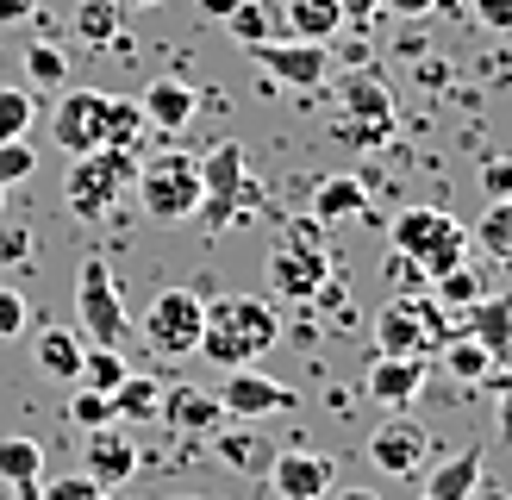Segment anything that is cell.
I'll use <instances>...</instances> for the list:
<instances>
[{
	"label": "cell",
	"instance_id": "cell-27",
	"mask_svg": "<svg viewBox=\"0 0 512 500\" xmlns=\"http://www.w3.org/2000/svg\"><path fill=\"white\" fill-rule=\"evenodd\" d=\"M19 63H25V88H32V94H44V88H69V50H63V44L38 38L32 50H19Z\"/></svg>",
	"mask_w": 512,
	"mask_h": 500
},
{
	"label": "cell",
	"instance_id": "cell-28",
	"mask_svg": "<svg viewBox=\"0 0 512 500\" xmlns=\"http://www.w3.org/2000/svg\"><path fill=\"white\" fill-rule=\"evenodd\" d=\"M438 357H444V369H450V382H463V388H481V382L500 369V357H494V350H481L475 338H450Z\"/></svg>",
	"mask_w": 512,
	"mask_h": 500
},
{
	"label": "cell",
	"instance_id": "cell-3",
	"mask_svg": "<svg viewBox=\"0 0 512 500\" xmlns=\"http://www.w3.org/2000/svg\"><path fill=\"white\" fill-rule=\"evenodd\" d=\"M256 200H263V188H256V175H250L244 144L238 138L213 144L207 157H200V213L194 219L207 225V232H225V225L256 213Z\"/></svg>",
	"mask_w": 512,
	"mask_h": 500
},
{
	"label": "cell",
	"instance_id": "cell-4",
	"mask_svg": "<svg viewBox=\"0 0 512 500\" xmlns=\"http://www.w3.org/2000/svg\"><path fill=\"white\" fill-rule=\"evenodd\" d=\"M269 294L275 300H294V307H313V300L325 294L331 282V250H325V232H319V219H306V225H288L281 232V244L269 250Z\"/></svg>",
	"mask_w": 512,
	"mask_h": 500
},
{
	"label": "cell",
	"instance_id": "cell-14",
	"mask_svg": "<svg viewBox=\"0 0 512 500\" xmlns=\"http://www.w3.org/2000/svg\"><path fill=\"white\" fill-rule=\"evenodd\" d=\"M425 457H431V432H425V425H413L406 413H394L369 438V463L381 475H413V469H425Z\"/></svg>",
	"mask_w": 512,
	"mask_h": 500
},
{
	"label": "cell",
	"instance_id": "cell-37",
	"mask_svg": "<svg viewBox=\"0 0 512 500\" xmlns=\"http://www.w3.org/2000/svg\"><path fill=\"white\" fill-rule=\"evenodd\" d=\"M69 419L82 425V432H100V425H113L119 413H113V394H100V388H82L75 382V394H69Z\"/></svg>",
	"mask_w": 512,
	"mask_h": 500
},
{
	"label": "cell",
	"instance_id": "cell-32",
	"mask_svg": "<svg viewBox=\"0 0 512 500\" xmlns=\"http://www.w3.org/2000/svg\"><path fill=\"white\" fill-rule=\"evenodd\" d=\"M32 119H38V94L19 88V82H0V144L32 138Z\"/></svg>",
	"mask_w": 512,
	"mask_h": 500
},
{
	"label": "cell",
	"instance_id": "cell-8",
	"mask_svg": "<svg viewBox=\"0 0 512 500\" xmlns=\"http://www.w3.org/2000/svg\"><path fill=\"white\" fill-rule=\"evenodd\" d=\"M200 325H207V300H200L194 288H163L144 307V344L157 350V357H194Z\"/></svg>",
	"mask_w": 512,
	"mask_h": 500
},
{
	"label": "cell",
	"instance_id": "cell-6",
	"mask_svg": "<svg viewBox=\"0 0 512 500\" xmlns=\"http://www.w3.org/2000/svg\"><path fill=\"white\" fill-rule=\"evenodd\" d=\"M138 188V157L132 150H82V157H69V182H63V200L75 219H107L125 194Z\"/></svg>",
	"mask_w": 512,
	"mask_h": 500
},
{
	"label": "cell",
	"instance_id": "cell-45",
	"mask_svg": "<svg viewBox=\"0 0 512 500\" xmlns=\"http://www.w3.org/2000/svg\"><path fill=\"white\" fill-rule=\"evenodd\" d=\"M38 13V0H0V25H25Z\"/></svg>",
	"mask_w": 512,
	"mask_h": 500
},
{
	"label": "cell",
	"instance_id": "cell-5",
	"mask_svg": "<svg viewBox=\"0 0 512 500\" xmlns=\"http://www.w3.org/2000/svg\"><path fill=\"white\" fill-rule=\"evenodd\" d=\"M444 344H450V313L419 288L394 294L388 307L375 313V350L381 357H425L431 363Z\"/></svg>",
	"mask_w": 512,
	"mask_h": 500
},
{
	"label": "cell",
	"instance_id": "cell-13",
	"mask_svg": "<svg viewBox=\"0 0 512 500\" xmlns=\"http://www.w3.org/2000/svg\"><path fill=\"white\" fill-rule=\"evenodd\" d=\"M269 488H275V500H325L338 488V469H331V457H319V450H275Z\"/></svg>",
	"mask_w": 512,
	"mask_h": 500
},
{
	"label": "cell",
	"instance_id": "cell-43",
	"mask_svg": "<svg viewBox=\"0 0 512 500\" xmlns=\"http://www.w3.org/2000/svg\"><path fill=\"white\" fill-rule=\"evenodd\" d=\"M475 19L488 25V32L512 38V0H475Z\"/></svg>",
	"mask_w": 512,
	"mask_h": 500
},
{
	"label": "cell",
	"instance_id": "cell-52",
	"mask_svg": "<svg viewBox=\"0 0 512 500\" xmlns=\"http://www.w3.org/2000/svg\"><path fill=\"white\" fill-rule=\"evenodd\" d=\"M0 213H7V188H0Z\"/></svg>",
	"mask_w": 512,
	"mask_h": 500
},
{
	"label": "cell",
	"instance_id": "cell-10",
	"mask_svg": "<svg viewBox=\"0 0 512 500\" xmlns=\"http://www.w3.org/2000/svg\"><path fill=\"white\" fill-rule=\"evenodd\" d=\"M50 144L69 157L107 144V88H63V100L50 107Z\"/></svg>",
	"mask_w": 512,
	"mask_h": 500
},
{
	"label": "cell",
	"instance_id": "cell-17",
	"mask_svg": "<svg viewBox=\"0 0 512 500\" xmlns=\"http://www.w3.org/2000/svg\"><path fill=\"white\" fill-rule=\"evenodd\" d=\"M82 475L88 482H100V488H125L138 475V444L125 438V432H113V425H100V432H88V450H82Z\"/></svg>",
	"mask_w": 512,
	"mask_h": 500
},
{
	"label": "cell",
	"instance_id": "cell-21",
	"mask_svg": "<svg viewBox=\"0 0 512 500\" xmlns=\"http://www.w3.org/2000/svg\"><path fill=\"white\" fill-rule=\"evenodd\" d=\"M219 463L232 469V475H269L275 463V444L256 432V419H244L238 432H219Z\"/></svg>",
	"mask_w": 512,
	"mask_h": 500
},
{
	"label": "cell",
	"instance_id": "cell-49",
	"mask_svg": "<svg viewBox=\"0 0 512 500\" xmlns=\"http://www.w3.org/2000/svg\"><path fill=\"white\" fill-rule=\"evenodd\" d=\"M325 500H381L375 488H344V494H325Z\"/></svg>",
	"mask_w": 512,
	"mask_h": 500
},
{
	"label": "cell",
	"instance_id": "cell-26",
	"mask_svg": "<svg viewBox=\"0 0 512 500\" xmlns=\"http://www.w3.org/2000/svg\"><path fill=\"white\" fill-rule=\"evenodd\" d=\"M0 482L7 488H38L44 482V444L38 438H0Z\"/></svg>",
	"mask_w": 512,
	"mask_h": 500
},
{
	"label": "cell",
	"instance_id": "cell-35",
	"mask_svg": "<svg viewBox=\"0 0 512 500\" xmlns=\"http://www.w3.org/2000/svg\"><path fill=\"white\" fill-rule=\"evenodd\" d=\"M219 25H225V32H232L244 50H250V44H263V38H275V13L263 7V0H238V7L225 13Z\"/></svg>",
	"mask_w": 512,
	"mask_h": 500
},
{
	"label": "cell",
	"instance_id": "cell-22",
	"mask_svg": "<svg viewBox=\"0 0 512 500\" xmlns=\"http://www.w3.org/2000/svg\"><path fill=\"white\" fill-rule=\"evenodd\" d=\"M469 338L481 344V350H494V357H506L512 350V294H481L475 307H469Z\"/></svg>",
	"mask_w": 512,
	"mask_h": 500
},
{
	"label": "cell",
	"instance_id": "cell-12",
	"mask_svg": "<svg viewBox=\"0 0 512 500\" xmlns=\"http://www.w3.org/2000/svg\"><path fill=\"white\" fill-rule=\"evenodd\" d=\"M225 419H269V413H288L294 407V388L275 382L263 369H225V382L213 388Z\"/></svg>",
	"mask_w": 512,
	"mask_h": 500
},
{
	"label": "cell",
	"instance_id": "cell-7",
	"mask_svg": "<svg viewBox=\"0 0 512 500\" xmlns=\"http://www.w3.org/2000/svg\"><path fill=\"white\" fill-rule=\"evenodd\" d=\"M138 207L157 219V225H182L200 213V157L188 150H163V157L138 163Z\"/></svg>",
	"mask_w": 512,
	"mask_h": 500
},
{
	"label": "cell",
	"instance_id": "cell-16",
	"mask_svg": "<svg viewBox=\"0 0 512 500\" xmlns=\"http://www.w3.org/2000/svg\"><path fill=\"white\" fill-rule=\"evenodd\" d=\"M157 419L175 425V432H188V438H200V432H219V425H225V407H219L213 388L175 382V388H163V400H157Z\"/></svg>",
	"mask_w": 512,
	"mask_h": 500
},
{
	"label": "cell",
	"instance_id": "cell-19",
	"mask_svg": "<svg viewBox=\"0 0 512 500\" xmlns=\"http://www.w3.org/2000/svg\"><path fill=\"white\" fill-rule=\"evenodd\" d=\"M338 107L356 125H381V132H394V94H388V82H381L375 69L344 75V82H338Z\"/></svg>",
	"mask_w": 512,
	"mask_h": 500
},
{
	"label": "cell",
	"instance_id": "cell-44",
	"mask_svg": "<svg viewBox=\"0 0 512 500\" xmlns=\"http://www.w3.org/2000/svg\"><path fill=\"white\" fill-rule=\"evenodd\" d=\"M394 19H425V13H438V0H381Z\"/></svg>",
	"mask_w": 512,
	"mask_h": 500
},
{
	"label": "cell",
	"instance_id": "cell-20",
	"mask_svg": "<svg viewBox=\"0 0 512 500\" xmlns=\"http://www.w3.org/2000/svg\"><path fill=\"white\" fill-rule=\"evenodd\" d=\"M475 488H481V444H463L450 463L431 469L425 500H475Z\"/></svg>",
	"mask_w": 512,
	"mask_h": 500
},
{
	"label": "cell",
	"instance_id": "cell-25",
	"mask_svg": "<svg viewBox=\"0 0 512 500\" xmlns=\"http://www.w3.org/2000/svg\"><path fill=\"white\" fill-rule=\"evenodd\" d=\"M82 338H75L69 332V325H50V332H38V350H32V357H38V369L50 375V382H75V375H82Z\"/></svg>",
	"mask_w": 512,
	"mask_h": 500
},
{
	"label": "cell",
	"instance_id": "cell-50",
	"mask_svg": "<svg viewBox=\"0 0 512 500\" xmlns=\"http://www.w3.org/2000/svg\"><path fill=\"white\" fill-rule=\"evenodd\" d=\"M119 7H157V0H119Z\"/></svg>",
	"mask_w": 512,
	"mask_h": 500
},
{
	"label": "cell",
	"instance_id": "cell-40",
	"mask_svg": "<svg viewBox=\"0 0 512 500\" xmlns=\"http://www.w3.org/2000/svg\"><path fill=\"white\" fill-rule=\"evenodd\" d=\"M38 500H107V488H100V482H88V475L75 469V475H57L50 488H38Z\"/></svg>",
	"mask_w": 512,
	"mask_h": 500
},
{
	"label": "cell",
	"instance_id": "cell-33",
	"mask_svg": "<svg viewBox=\"0 0 512 500\" xmlns=\"http://www.w3.org/2000/svg\"><path fill=\"white\" fill-rule=\"evenodd\" d=\"M119 0H82V7H75V32H82V44H119Z\"/></svg>",
	"mask_w": 512,
	"mask_h": 500
},
{
	"label": "cell",
	"instance_id": "cell-47",
	"mask_svg": "<svg viewBox=\"0 0 512 500\" xmlns=\"http://www.w3.org/2000/svg\"><path fill=\"white\" fill-rule=\"evenodd\" d=\"M0 257H7V263H19V257H25V232H7V244H0Z\"/></svg>",
	"mask_w": 512,
	"mask_h": 500
},
{
	"label": "cell",
	"instance_id": "cell-48",
	"mask_svg": "<svg viewBox=\"0 0 512 500\" xmlns=\"http://www.w3.org/2000/svg\"><path fill=\"white\" fill-rule=\"evenodd\" d=\"M194 7H200V13H207V19H225V13H232V7H238V0H194Z\"/></svg>",
	"mask_w": 512,
	"mask_h": 500
},
{
	"label": "cell",
	"instance_id": "cell-1",
	"mask_svg": "<svg viewBox=\"0 0 512 500\" xmlns=\"http://www.w3.org/2000/svg\"><path fill=\"white\" fill-rule=\"evenodd\" d=\"M281 319L263 294H219L207 300V325H200V350L213 369H256L263 350H275Z\"/></svg>",
	"mask_w": 512,
	"mask_h": 500
},
{
	"label": "cell",
	"instance_id": "cell-23",
	"mask_svg": "<svg viewBox=\"0 0 512 500\" xmlns=\"http://www.w3.org/2000/svg\"><path fill=\"white\" fill-rule=\"evenodd\" d=\"M281 19H288V38L331 44L338 25H344V7H338V0H281Z\"/></svg>",
	"mask_w": 512,
	"mask_h": 500
},
{
	"label": "cell",
	"instance_id": "cell-2",
	"mask_svg": "<svg viewBox=\"0 0 512 500\" xmlns=\"http://www.w3.org/2000/svg\"><path fill=\"white\" fill-rule=\"evenodd\" d=\"M388 244H394V257H406L419 275H425V288L438 282L444 269H456V263H469V225L456 219V213H444V207H400L394 213V225H388Z\"/></svg>",
	"mask_w": 512,
	"mask_h": 500
},
{
	"label": "cell",
	"instance_id": "cell-15",
	"mask_svg": "<svg viewBox=\"0 0 512 500\" xmlns=\"http://www.w3.org/2000/svg\"><path fill=\"white\" fill-rule=\"evenodd\" d=\"M363 394L375 407H388V413H406L425 394V357H381L375 350V363L363 375Z\"/></svg>",
	"mask_w": 512,
	"mask_h": 500
},
{
	"label": "cell",
	"instance_id": "cell-34",
	"mask_svg": "<svg viewBox=\"0 0 512 500\" xmlns=\"http://www.w3.org/2000/svg\"><path fill=\"white\" fill-rule=\"evenodd\" d=\"M75 382L82 388H100V394H113L119 382H125V357L113 344H88L82 350V375H75Z\"/></svg>",
	"mask_w": 512,
	"mask_h": 500
},
{
	"label": "cell",
	"instance_id": "cell-9",
	"mask_svg": "<svg viewBox=\"0 0 512 500\" xmlns=\"http://www.w3.org/2000/svg\"><path fill=\"white\" fill-rule=\"evenodd\" d=\"M75 319H82L88 344H119L125 338V300H119V282H113V263L107 257H82L75 269Z\"/></svg>",
	"mask_w": 512,
	"mask_h": 500
},
{
	"label": "cell",
	"instance_id": "cell-30",
	"mask_svg": "<svg viewBox=\"0 0 512 500\" xmlns=\"http://www.w3.org/2000/svg\"><path fill=\"white\" fill-rule=\"evenodd\" d=\"M481 294H488V275H481L475 263H456V269H444L438 282H431V300H438L444 313H450V307H463V313H469Z\"/></svg>",
	"mask_w": 512,
	"mask_h": 500
},
{
	"label": "cell",
	"instance_id": "cell-42",
	"mask_svg": "<svg viewBox=\"0 0 512 500\" xmlns=\"http://www.w3.org/2000/svg\"><path fill=\"white\" fill-rule=\"evenodd\" d=\"M488 382H494V413H500V438L512 444V369H494Z\"/></svg>",
	"mask_w": 512,
	"mask_h": 500
},
{
	"label": "cell",
	"instance_id": "cell-38",
	"mask_svg": "<svg viewBox=\"0 0 512 500\" xmlns=\"http://www.w3.org/2000/svg\"><path fill=\"white\" fill-rule=\"evenodd\" d=\"M32 175H38V150L25 138H7L0 144V188H19V182H32Z\"/></svg>",
	"mask_w": 512,
	"mask_h": 500
},
{
	"label": "cell",
	"instance_id": "cell-11",
	"mask_svg": "<svg viewBox=\"0 0 512 500\" xmlns=\"http://www.w3.org/2000/svg\"><path fill=\"white\" fill-rule=\"evenodd\" d=\"M250 57L275 88H300V94H313L331 75V50L306 44V38H263V44H250Z\"/></svg>",
	"mask_w": 512,
	"mask_h": 500
},
{
	"label": "cell",
	"instance_id": "cell-41",
	"mask_svg": "<svg viewBox=\"0 0 512 500\" xmlns=\"http://www.w3.org/2000/svg\"><path fill=\"white\" fill-rule=\"evenodd\" d=\"M481 188H488V200H512V157L488 150L481 157Z\"/></svg>",
	"mask_w": 512,
	"mask_h": 500
},
{
	"label": "cell",
	"instance_id": "cell-29",
	"mask_svg": "<svg viewBox=\"0 0 512 500\" xmlns=\"http://www.w3.org/2000/svg\"><path fill=\"white\" fill-rule=\"evenodd\" d=\"M157 400H163L157 375H132V369H125V382L113 388V413L132 419V425H144V419H157Z\"/></svg>",
	"mask_w": 512,
	"mask_h": 500
},
{
	"label": "cell",
	"instance_id": "cell-24",
	"mask_svg": "<svg viewBox=\"0 0 512 500\" xmlns=\"http://www.w3.org/2000/svg\"><path fill=\"white\" fill-rule=\"evenodd\" d=\"M363 207H369V194H363V182H356V175H325V182L313 188V219H319V225L363 219Z\"/></svg>",
	"mask_w": 512,
	"mask_h": 500
},
{
	"label": "cell",
	"instance_id": "cell-39",
	"mask_svg": "<svg viewBox=\"0 0 512 500\" xmlns=\"http://www.w3.org/2000/svg\"><path fill=\"white\" fill-rule=\"evenodd\" d=\"M25 319H32V300H25L19 288H7V282H0V344H7V338H19V332H25Z\"/></svg>",
	"mask_w": 512,
	"mask_h": 500
},
{
	"label": "cell",
	"instance_id": "cell-46",
	"mask_svg": "<svg viewBox=\"0 0 512 500\" xmlns=\"http://www.w3.org/2000/svg\"><path fill=\"white\" fill-rule=\"evenodd\" d=\"M338 7H344V19H350V25H363V19H375V13H381V0H338Z\"/></svg>",
	"mask_w": 512,
	"mask_h": 500
},
{
	"label": "cell",
	"instance_id": "cell-18",
	"mask_svg": "<svg viewBox=\"0 0 512 500\" xmlns=\"http://www.w3.org/2000/svg\"><path fill=\"white\" fill-rule=\"evenodd\" d=\"M138 107H144V125H157V132H188L194 113H200V94L182 75H157V82L138 94Z\"/></svg>",
	"mask_w": 512,
	"mask_h": 500
},
{
	"label": "cell",
	"instance_id": "cell-36",
	"mask_svg": "<svg viewBox=\"0 0 512 500\" xmlns=\"http://www.w3.org/2000/svg\"><path fill=\"white\" fill-rule=\"evenodd\" d=\"M138 138H144V107L125 100V94H107V144L113 150H138Z\"/></svg>",
	"mask_w": 512,
	"mask_h": 500
},
{
	"label": "cell",
	"instance_id": "cell-31",
	"mask_svg": "<svg viewBox=\"0 0 512 500\" xmlns=\"http://www.w3.org/2000/svg\"><path fill=\"white\" fill-rule=\"evenodd\" d=\"M475 250H488L494 263L512 269V200H488V213H481V225L469 232Z\"/></svg>",
	"mask_w": 512,
	"mask_h": 500
},
{
	"label": "cell",
	"instance_id": "cell-51",
	"mask_svg": "<svg viewBox=\"0 0 512 500\" xmlns=\"http://www.w3.org/2000/svg\"><path fill=\"white\" fill-rule=\"evenodd\" d=\"M169 500H200V494H169Z\"/></svg>",
	"mask_w": 512,
	"mask_h": 500
}]
</instances>
